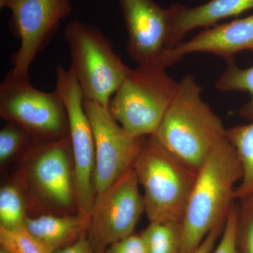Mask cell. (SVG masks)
<instances>
[{
	"mask_svg": "<svg viewBox=\"0 0 253 253\" xmlns=\"http://www.w3.org/2000/svg\"><path fill=\"white\" fill-rule=\"evenodd\" d=\"M220 118L202 98L191 74L178 82L175 94L154 136L168 151L199 171L213 150L227 140Z\"/></svg>",
	"mask_w": 253,
	"mask_h": 253,
	"instance_id": "cell-1",
	"label": "cell"
},
{
	"mask_svg": "<svg viewBox=\"0 0 253 253\" xmlns=\"http://www.w3.org/2000/svg\"><path fill=\"white\" fill-rule=\"evenodd\" d=\"M242 177L237 154L226 140L198 171L183 217L179 253H192L212 229L224 225L234 204V186Z\"/></svg>",
	"mask_w": 253,
	"mask_h": 253,
	"instance_id": "cell-2",
	"label": "cell"
},
{
	"mask_svg": "<svg viewBox=\"0 0 253 253\" xmlns=\"http://www.w3.org/2000/svg\"><path fill=\"white\" fill-rule=\"evenodd\" d=\"M133 169L144 189V212L150 222L182 221L197 171L154 135L145 138Z\"/></svg>",
	"mask_w": 253,
	"mask_h": 253,
	"instance_id": "cell-3",
	"label": "cell"
},
{
	"mask_svg": "<svg viewBox=\"0 0 253 253\" xmlns=\"http://www.w3.org/2000/svg\"><path fill=\"white\" fill-rule=\"evenodd\" d=\"M178 82L156 63L130 69L110 101L113 118L131 135H154L173 99Z\"/></svg>",
	"mask_w": 253,
	"mask_h": 253,
	"instance_id": "cell-4",
	"label": "cell"
},
{
	"mask_svg": "<svg viewBox=\"0 0 253 253\" xmlns=\"http://www.w3.org/2000/svg\"><path fill=\"white\" fill-rule=\"evenodd\" d=\"M70 68L77 78L84 99L109 108L110 101L131 68L113 50L112 43L99 28L74 20L65 28Z\"/></svg>",
	"mask_w": 253,
	"mask_h": 253,
	"instance_id": "cell-5",
	"label": "cell"
},
{
	"mask_svg": "<svg viewBox=\"0 0 253 253\" xmlns=\"http://www.w3.org/2000/svg\"><path fill=\"white\" fill-rule=\"evenodd\" d=\"M0 115L7 123L21 126L37 141H51L69 136L67 113L56 89H36L29 77L10 70L0 84Z\"/></svg>",
	"mask_w": 253,
	"mask_h": 253,
	"instance_id": "cell-6",
	"label": "cell"
},
{
	"mask_svg": "<svg viewBox=\"0 0 253 253\" xmlns=\"http://www.w3.org/2000/svg\"><path fill=\"white\" fill-rule=\"evenodd\" d=\"M56 76L55 89L67 113L78 214L90 219L95 202L93 175L96 158L92 127L84 109V94L73 70L58 65Z\"/></svg>",
	"mask_w": 253,
	"mask_h": 253,
	"instance_id": "cell-7",
	"label": "cell"
},
{
	"mask_svg": "<svg viewBox=\"0 0 253 253\" xmlns=\"http://www.w3.org/2000/svg\"><path fill=\"white\" fill-rule=\"evenodd\" d=\"M0 8L11 11L9 29L20 41L10 70L16 76H27L37 56L72 12V0H0Z\"/></svg>",
	"mask_w": 253,
	"mask_h": 253,
	"instance_id": "cell-8",
	"label": "cell"
},
{
	"mask_svg": "<svg viewBox=\"0 0 253 253\" xmlns=\"http://www.w3.org/2000/svg\"><path fill=\"white\" fill-rule=\"evenodd\" d=\"M84 106L94 134L96 199L133 167L146 137L131 135L99 103L84 99Z\"/></svg>",
	"mask_w": 253,
	"mask_h": 253,
	"instance_id": "cell-9",
	"label": "cell"
},
{
	"mask_svg": "<svg viewBox=\"0 0 253 253\" xmlns=\"http://www.w3.org/2000/svg\"><path fill=\"white\" fill-rule=\"evenodd\" d=\"M139 186L132 167L95 199L87 232L95 251L104 253L113 244L132 235L144 212Z\"/></svg>",
	"mask_w": 253,
	"mask_h": 253,
	"instance_id": "cell-10",
	"label": "cell"
},
{
	"mask_svg": "<svg viewBox=\"0 0 253 253\" xmlns=\"http://www.w3.org/2000/svg\"><path fill=\"white\" fill-rule=\"evenodd\" d=\"M37 141V140H36ZM31 149L28 178L39 200L56 211L70 210L76 203L74 170L70 164L69 136L51 141H37Z\"/></svg>",
	"mask_w": 253,
	"mask_h": 253,
	"instance_id": "cell-11",
	"label": "cell"
},
{
	"mask_svg": "<svg viewBox=\"0 0 253 253\" xmlns=\"http://www.w3.org/2000/svg\"><path fill=\"white\" fill-rule=\"evenodd\" d=\"M127 32L126 49L138 65L158 64L167 49L169 14L154 0H118Z\"/></svg>",
	"mask_w": 253,
	"mask_h": 253,
	"instance_id": "cell-12",
	"label": "cell"
},
{
	"mask_svg": "<svg viewBox=\"0 0 253 253\" xmlns=\"http://www.w3.org/2000/svg\"><path fill=\"white\" fill-rule=\"evenodd\" d=\"M243 51H253V14L206 28L189 41L166 49L158 64L165 68L170 67L194 53H208L226 61Z\"/></svg>",
	"mask_w": 253,
	"mask_h": 253,
	"instance_id": "cell-13",
	"label": "cell"
},
{
	"mask_svg": "<svg viewBox=\"0 0 253 253\" xmlns=\"http://www.w3.org/2000/svg\"><path fill=\"white\" fill-rule=\"evenodd\" d=\"M252 9L253 0H211L194 7L173 4L168 8L169 31L166 49L184 41L186 35L192 30L212 27L221 20Z\"/></svg>",
	"mask_w": 253,
	"mask_h": 253,
	"instance_id": "cell-14",
	"label": "cell"
},
{
	"mask_svg": "<svg viewBox=\"0 0 253 253\" xmlns=\"http://www.w3.org/2000/svg\"><path fill=\"white\" fill-rule=\"evenodd\" d=\"M90 219L77 215L55 216L44 214L27 217L24 226L50 253L73 244L87 232Z\"/></svg>",
	"mask_w": 253,
	"mask_h": 253,
	"instance_id": "cell-15",
	"label": "cell"
},
{
	"mask_svg": "<svg viewBox=\"0 0 253 253\" xmlns=\"http://www.w3.org/2000/svg\"><path fill=\"white\" fill-rule=\"evenodd\" d=\"M227 140L235 150L243 168L241 184L236 188L235 200L253 194V121L228 128Z\"/></svg>",
	"mask_w": 253,
	"mask_h": 253,
	"instance_id": "cell-16",
	"label": "cell"
},
{
	"mask_svg": "<svg viewBox=\"0 0 253 253\" xmlns=\"http://www.w3.org/2000/svg\"><path fill=\"white\" fill-rule=\"evenodd\" d=\"M226 61L224 72L214 83L215 89L219 91L249 92L251 99L240 110L239 114L251 122L253 121V66L247 68H240L234 61V58Z\"/></svg>",
	"mask_w": 253,
	"mask_h": 253,
	"instance_id": "cell-17",
	"label": "cell"
},
{
	"mask_svg": "<svg viewBox=\"0 0 253 253\" xmlns=\"http://www.w3.org/2000/svg\"><path fill=\"white\" fill-rule=\"evenodd\" d=\"M182 221L150 222L143 231L146 253H179Z\"/></svg>",
	"mask_w": 253,
	"mask_h": 253,
	"instance_id": "cell-18",
	"label": "cell"
},
{
	"mask_svg": "<svg viewBox=\"0 0 253 253\" xmlns=\"http://www.w3.org/2000/svg\"><path fill=\"white\" fill-rule=\"evenodd\" d=\"M27 217L26 201L20 189L14 184L3 186L0 190V227H20Z\"/></svg>",
	"mask_w": 253,
	"mask_h": 253,
	"instance_id": "cell-19",
	"label": "cell"
},
{
	"mask_svg": "<svg viewBox=\"0 0 253 253\" xmlns=\"http://www.w3.org/2000/svg\"><path fill=\"white\" fill-rule=\"evenodd\" d=\"M0 245L11 253H50L24 225L14 229L0 227Z\"/></svg>",
	"mask_w": 253,
	"mask_h": 253,
	"instance_id": "cell-20",
	"label": "cell"
},
{
	"mask_svg": "<svg viewBox=\"0 0 253 253\" xmlns=\"http://www.w3.org/2000/svg\"><path fill=\"white\" fill-rule=\"evenodd\" d=\"M239 201L236 219L238 253H253V194Z\"/></svg>",
	"mask_w": 253,
	"mask_h": 253,
	"instance_id": "cell-21",
	"label": "cell"
},
{
	"mask_svg": "<svg viewBox=\"0 0 253 253\" xmlns=\"http://www.w3.org/2000/svg\"><path fill=\"white\" fill-rule=\"evenodd\" d=\"M32 136L21 126L8 123L0 131V162L4 163L14 156Z\"/></svg>",
	"mask_w": 253,
	"mask_h": 253,
	"instance_id": "cell-22",
	"label": "cell"
},
{
	"mask_svg": "<svg viewBox=\"0 0 253 253\" xmlns=\"http://www.w3.org/2000/svg\"><path fill=\"white\" fill-rule=\"evenodd\" d=\"M237 204L233 205L224 224L219 244L212 253H238L236 245Z\"/></svg>",
	"mask_w": 253,
	"mask_h": 253,
	"instance_id": "cell-23",
	"label": "cell"
},
{
	"mask_svg": "<svg viewBox=\"0 0 253 253\" xmlns=\"http://www.w3.org/2000/svg\"><path fill=\"white\" fill-rule=\"evenodd\" d=\"M108 253H146L142 235H131L110 246Z\"/></svg>",
	"mask_w": 253,
	"mask_h": 253,
	"instance_id": "cell-24",
	"label": "cell"
},
{
	"mask_svg": "<svg viewBox=\"0 0 253 253\" xmlns=\"http://www.w3.org/2000/svg\"><path fill=\"white\" fill-rule=\"evenodd\" d=\"M87 232L83 234L76 242L53 253H101L95 251L91 246Z\"/></svg>",
	"mask_w": 253,
	"mask_h": 253,
	"instance_id": "cell-25",
	"label": "cell"
},
{
	"mask_svg": "<svg viewBox=\"0 0 253 253\" xmlns=\"http://www.w3.org/2000/svg\"><path fill=\"white\" fill-rule=\"evenodd\" d=\"M224 225L217 226L212 229L205 238L201 245L192 253H211L218 238L222 234Z\"/></svg>",
	"mask_w": 253,
	"mask_h": 253,
	"instance_id": "cell-26",
	"label": "cell"
},
{
	"mask_svg": "<svg viewBox=\"0 0 253 253\" xmlns=\"http://www.w3.org/2000/svg\"><path fill=\"white\" fill-rule=\"evenodd\" d=\"M0 253H10L9 251H6V250H5L4 249H3V248H1V249H0Z\"/></svg>",
	"mask_w": 253,
	"mask_h": 253,
	"instance_id": "cell-27",
	"label": "cell"
}]
</instances>
